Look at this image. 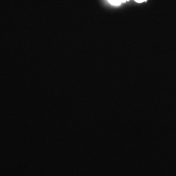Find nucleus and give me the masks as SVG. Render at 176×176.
<instances>
[{"mask_svg": "<svg viewBox=\"0 0 176 176\" xmlns=\"http://www.w3.org/2000/svg\"><path fill=\"white\" fill-rule=\"evenodd\" d=\"M127 1H128V0H108L109 3L113 5H120Z\"/></svg>", "mask_w": 176, "mask_h": 176, "instance_id": "nucleus-1", "label": "nucleus"}, {"mask_svg": "<svg viewBox=\"0 0 176 176\" xmlns=\"http://www.w3.org/2000/svg\"><path fill=\"white\" fill-rule=\"evenodd\" d=\"M135 2H136L137 3H142V2H146L147 0H135Z\"/></svg>", "mask_w": 176, "mask_h": 176, "instance_id": "nucleus-2", "label": "nucleus"}]
</instances>
